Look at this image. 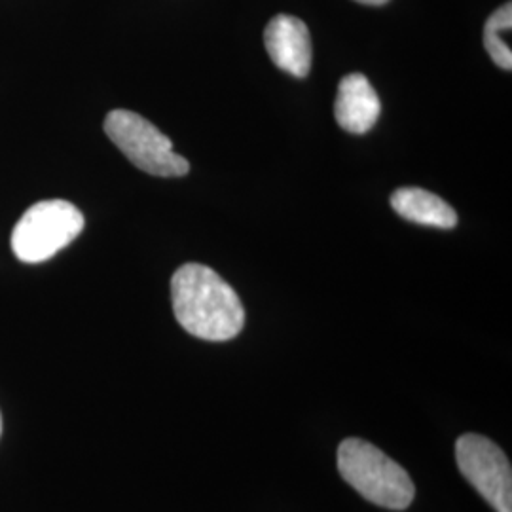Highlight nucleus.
I'll use <instances>...</instances> for the list:
<instances>
[{
    "instance_id": "f257e3e1",
    "label": "nucleus",
    "mask_w": 512,
    "mask_h": 512,
    "mask_svg": "<svg viewBox=\"0 0 512 512\" xmlns=\"http://www.w3.org/2000/svg\"><path fill=\"white\" fill-rule=\"evenodd\" d=\"M171 300L179 325L207 342L232 340L245 325L238 294L209 266H181L171 279Z\"/></svg>"
},
{
    "instance_id": "f03ea898",
    "label": "nucleus",
    "mask_w": 512,
    "mask_h": 512,
    "mask_svg": "<svg viewBox=\"0 0 512 512\" xmlns=\"http://www.w3.org/2000/svg\"><path fill=\"white\" fill-rule=\"evenodd\" d=\"M338 471L366 501L391 511H404L416 495L410 475L380 448L361 439L344 440L338 448Z\"/></svg>"
},
{
    "instance_id": "7ed1b4c3",
    "label": "nucleus",
    "mask_w": 512,
    "mask_h": 512,
    "mask_svg": "<svg viewBox=\"0 0 512 512\" xmlns=\"http://www.w3.org/2000/svg\"><path fill=\"white\" fill-rule=\"evenodd\" d=\"M84 230V215L65 200L31 205L12 232V251L25 264H38L57 255Z\"/></svg>"
},
{
    "instance_id": "20e7f679",
    "label": "nucleus",
    "mask_w": 512,
    "mask_h": 512,
    "mask_svg": "<svg viewBox=\"0 0 512 512\" xmlns=\"http://www.w3.org/2000/svg\"><path fill=\"white\" fill-rule=\"evenodd\" d=\"M105 133L129 162L154 177H183L188 160L173 150V143L141 114L112 110L105 118Z\"/></svg>"
},
{
    "instance_id": "39448f33",
    "label": "nucleus",
    "mask_w": 512,
    "mask_h": 512,
    "mask_svg": "<svg viewBox=\"0 0 512 512\" xmlns=\"http://www.w3.org/2000/svg\"><path fill=\"white\" fill-rule=\"evenodd\" d=\"M461 475L497 512H512V469L505 452L486 437L467 433L456 442Z\"/></svg>"
},
{
    "instance_id": "423d86ee",
    "label": "nucleus",
    "mask_w": 512,
    "mask_h": 512,
    "mask_svg": "<svg viewBox=\"0 0 512 512\" xmlns=\"http://www.w3.org/2000/svg\"><path fill=\"white\" fill-rule=\"evenodd\" d=\"M264 44L277 69L296 78L310 74V31L302 19L285 14L275 16L264 31Z\"/></svg>"
},
{
    "instance_id": "0eeeda50",
    "label": "nucleus",
    "mask_w": 512,
    "mask_h": 512,
    "mask_svg": "<svg viewBox=\"0 0 512 512\" xmlns=\"http://www.w3.org/2000/svg\"><path fill=\"white\" fill-rule=\"evenodd\" d=\"M380 112V97L365 74L353 73L342 78L334 103V116L340 128L363 135L374 128Z\"/></svg>"
},
{
    "instance_id": "6e6552de",
    "label": "nucleus",
    "mask_w": 512,
    "mask_h": 512,
    "mask_svg": "<svg viewBox=\"0 0 512 512\" xmlns=\"http://www.w3.org/2000/svg\"><path fill=\"white\" fill-rule=\"evenodd\" d=\"M391 207L403 219L437 228H454L458 224L456 211L439 196L423 188H399L391 196Z\"/></svg>"
},
{
    "instance_id": "1a4fd4ad",
    "label": "nucleus",
    "mask_w": 512,
    "mask_h": 512,
    "mask_svg": "<svg viewBox=\"0 0 512 512\" xmlns=\"http://www.w3.org/2000/svg\"><path fill=\"white\" fill-rule=\"evenodd\" d=\"M512 27V4L507 2L486 21L484 27V46L486 52L494 59L495 65H499L505 71L512 69V50L507 44L505 35L511 33Z\"/></svg>"
},
{
    "instance_id": "9d476101",
    "label": "nucleus",
    "mask_w": 512,
    "mask_h": 512,
    "mask_svg": "<svg viewBox=\"0 0 512 512\" xmlns=\"http://www.w3.org/2000/svg\"><path fill=\"white\" fill-rule=\"evenodd\" d=\"M359 4H366V6H384L389 0H355Z\"/></svg>"
},
{
    "instance_id": "9b49d317",
    "label": "nucleus",
    "mask_w": 512,
    "mask_h": 512,
    "mask_svg": "<svg viewBox=\"0 0 512 512\" xmlns=\"http://www.w3.org/2000/svg\"><path fill=\"white\" fill-rule=\"evenodd\" d=\"M0 435H2V416H0Z\"/></svg>"
}]
</instances>
